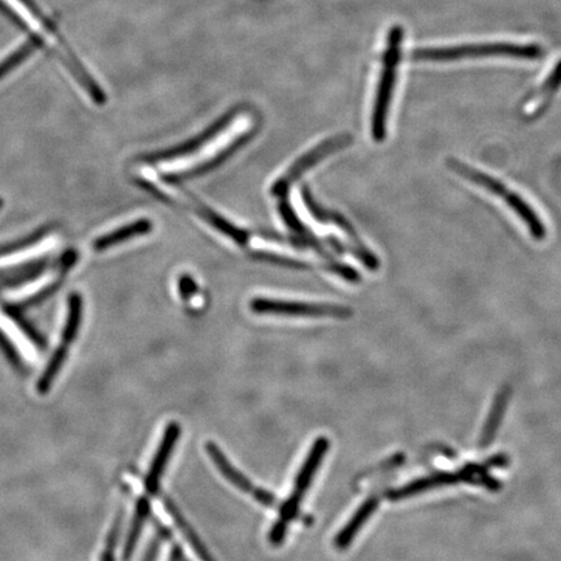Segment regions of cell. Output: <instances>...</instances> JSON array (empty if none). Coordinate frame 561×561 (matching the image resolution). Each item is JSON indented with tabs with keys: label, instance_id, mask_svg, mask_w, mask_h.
<instances>
[{
	"label": "cell",
	"instance_id": "cell-14",
	"mask_svg": "<svg viewBox=\"0 0 561 561\" xmlns=\"http://www.w3.org/2000/svg\"><path fill=\"white\" fill-rule=\"evenodd\" d=\"M302 198L304 200V204H306V207L308 208V211H310L311 215L315 217L317 221H320V223H330L338 226L339 229L343 230V232L349 236L351 241L355 243L356 247H359V249L362 250L367 249V247L363 245L362 241H360L358 234H356L355 229L352 228L349 221L337 212L325 210V208L320 207L316 200L313 199L308 186H303Z\"/></svg>",
	"mask_w": 561,
	"mask_h": 561
},
{
	"label": "cell",
	"instance_id": "cell-13",
	"mask_svg": "<svg viewBox=\"0 0 561 561\" xmlns=\"http://www.w3.org/2000/svg\"><path fill=\"white\" fill-rule=\"evenodd\" d=\"M186 194L189 195L191 202H193V210L195 213H198L204 221H207V223L213 226V228L219 230L220 233H223L224 236L232 239V241L236 242L239 246H246L247 243H249L250 236L246 230L238 228V226L230 223V221L225 220L223 216H220L219 213L212 211L210 207H207L206 204L200 202V200H198L197 197H194V195H191L190 193Z\"/></svg>",
	"mask_w": 561,
	"mask_h": 561
},
{
	"label": "cell",
	"instance_id": "cell-3",
	"mask_svg": "<svg viewBox=\"0 0 561 561\" xmlns=\"http://www.w3.org/2000/svg\"><path fill=\"white\" fill-rule=\"evenodd\" d=\"M403 28L391 26L387 34L386 49L382 58L381 75L378 78L376 99L372 112V138L376 142H384L387 134V117L395 85H397L400 56H402Z\"/></svg>",
	"mask_w": 561,
	"mask_h": 561
},
{
	"label": "cell",
	"instance_id": "cell-19",
	"mask_svg": "<svg viewBox=\"0 0 561 561\" xmlns=\"http://www.w3.org/2000/svg\"><path fill=\"white\" fill-rule=\"evenodd\" d=\"M150 515V502L147 498H141L137 502L136 515H134L132 526H130L128 539L124 547V560H129L134 549H136L139 536H141L143 525Z\"/></svg>",
	"mask_w": 561,
	"mask_h": 561
},
{
	"label": "cell",
	"instance_id": "cell-11",
	"mask_svg": "<svg viewBox=\"0 0 561 561\" xmlns=\"http://www.w3.org/2000/svg\"><path fill=\"white\" fill-rule=\"evenodd\" d=\"M252 134H254V132L242 134L241 137L234 139L229 146H226L224 150H221L219 154L213 156V158L207 160V162L199 164L197 167L187 169V171L184 172L167 173V175L162 176V180L165 184L180 185L182 182L194 180V178L207 175V173L212 172L213 169H216L217 167H220L221 164L225 163L226 160H228L233 154H236L239 149H242V147L250 141Z\"/></svg>",
	"mask_w": 561,
	"mask_h": 561
},
{
	"label": "cell",
	"instance_id": "cell-9",
	"mask_svg": "<svg viewBox=\"0 0 561 561\" xmlns=\"http://www.w3.org/2000/svg\"><path fill=\"white\" fill-rule=\"evenodd\" d=\"M206 451L207 454L210 455L213 464L216 465V468L219 469L230 484L236 486L237 489L243 491V493L252 495L256 502L262 504L264 507L276 506L277 499L275 495L252 484L245 474L239 472L238 469L229 462L224 452L220 450V447L217 446L216 443L207 442Z\"/></svg>",
	"mask_w": 561,
	"mask_h": 561
},
{
	"label": "cell",
	"instance_id": "cell-27",
	"mask_svg": "<svg viewBox=\"0 0 561 561\" xmlns=\"http://www.w3.org/2000/svg\"><path fill=\"white\" fill-rule=\"evenodd\" d=\"M2 207H3V199L0 198V210H2Z\"/></svg>",
	"mask_w": 561,
	"mask_h": 561
},
{
	"label": "cell",
	"instance_id": "cell-8",
	"mask_svg": "<svg viewBox=\"0 0 561 561\" xmlns=\"http://www.w3.org/2000/svg\"><path fill=\"white\" fill-rule=\"evenodd\" d=\"M237 117V111L226 113L223 119L217 120L210 128L204 130L199 136L189 139L181 145L171 147V149L160 150L139 156L138 162L146 164H155L160 162H169V160H176L184 158V156L193 154V152L202 149L206 143L212 141L213 138L223 133L230 124L233 123Z\"/></svg>",
	"mask_w": 561,
	"mask_h": 561
},
{
	"label": "cell",
	"instance_id": "cell-22",
	"mask_svg": "<svg viewBox=\"0 0 561 561\" xmlns=\"http://www.w3.org/2000/svg\"><path fill=\"white\" fill-rule=\"evenodd\" d=\"M278 212H280L285 224L289 226L291 230H294L300 238L310 239V241H312V239H317L315 234L298 219L297 213L294 212L293 207L290 206L286 199H281V202L278 203Z\"/></svg>",
	"mask_w": 561,
	"mask_h": 561
},
{
	"label": "cell",
	"instance_id": "cell-17",
	"mask_svg": "<svg viewBox=\"0 0 561 561\" xmlns=\"http://www.w3.org/2000/svg\"><path fill=\"white\" fill-rule=\"evenodd\" d=\"M43 42L41 38L37 36H30L23 45L17 47L13 50L11 54H8L6 58L0 60V80L4 77L10 75L11 72L23 65L26 60L36 54V52L41 49Z\"/></svg>",
	"mask_w": 561,
	"mask_h": 561
},
{
	"label": "cell",
	"instance_id": "cell-25",
	"mask_svg": "<svg viewBox=\"0 0 561 561\" xmlns=\"http://www.w3.org/2000/svg\"><path fill=\"white\" fill-rule=\"evenodd\" d=\"M0 350L6 355V358L10 360L13 367L17 369H24L23 359L20 358L19 352H17L16 347L12 345L10 339L7 338L6 334L0 330Z\"/></svg>",
	"mask_w": 561,
	"mask_h": 561
},
{
	"label": "cell",
	"instance_id": "cell-20",
	"mask_svg": "<svg viewBox=\"0 0 561 561\" xmlns=\"http://www.w3.org/2000/svg\"><path fill=\"white\" fill-rule=\"evenodd\" d=\"M4 312H6V315L12 319L13 323L17 325V328H19L21 332L25 334V337L29 338L38 349H46L45 339H43L41 334L28 323V320H25L19 308H16L13 304H6V306H4Z\"/></svg>",
	"mask_w": 561,
	"mask_h": 561
},
{
	"label": "cell",
	"instance_id": "cell-15",
	"mask_svg": "<svg viewBox=\"0 0 561 561\" xmlns=\"http://www.w3.org/2000/svg\"><path fill=\"white\" fill-rule=\"evenodd\" d=\"M152 226L154 225L147 219L134 221V223L125 225L123 228L115 230V232L104 234V236L95 239L93 249L102 252L110 249L112 246L129 241L130 238L145 236V234L151 233Z\"/></svg>",
	"mask_w": 561,
	"mask_h": 561
},
{
	"label": "cell",
	"instance_id": "cell-1",
	"mask_svg": "<svg viewBox=\"0 0 561 561\" xmlns=\"http://www.w3.org/2000/svg\"><path fill=\"white\" fill-rule=\"evenodd\" d=\"M0 8L8 13L13 20L19 21L20 25L28 26L30 29L37 30L34 36L46 39V45L51 47L56 58L60 60L68 69L69 73L78 82V85L88 93L93 102L98 106H103L107 102L106 93L100 88L98 82L90 76L88 69L81 64L80 59L72 51L68 43L65 42L62 34L51 23L49 17L39 10L34 0H0Z\"/></svg>",
	"mask_w": 561,
	"mask_h": 561
},
{
	"label": "cell",
	"instance_id": "cell-12",
	"mask_svg": "<svg viewBox=\"0 0 561 561\" xmlns=\"http://www.w3.org/2000/svg\"><path fill=\"white\" fill-rule=\"evenodd\" d=\"M561 89V60L554 71H552L549 77L546 78L542 86L526 98L523 103V113L528 119H536L543 111L549 107L551 99L554 95L558 93Z\"/></svg>",
	"mask_w": 561,
	"mask_h": 561
},
{
	"label": "cell",
	"instance_id": "cell-10",
	"mask_svg": "<svg viewBox=\"0 0 561 561\" xmlns=\"http://www.w3.org/2000/svg\"><path fill=\"white\" fill-rule=\"evenodd\" d=\"M181 436V425L172 421L165 428L164 436L154 460L150 465V471L147 473L145 481V489L150 497H155L159 493L160 481L165 471V467L171 459L172 452L175 450L178 438Z\"/></svg>",
	"mask_w": 561,
	"mask_h": 561
},
{
	"label": "cell",
	"instance_id": "cell-16",
	"mask_svg": "<svg viewBox=\"0 0 561 561\" xmlns=\"http://www.w3.org/2000/svg\"><path fill=\"white\" fill-rule=\"evenodd\" d=\"M164 506L165 510L171 515L172 520L175 521V524L182 536L185 537L186 541L189 542L191 549L194 550L195 554L198 555V558L202 561H215L210 554V551L207 550V547L204 546L202 539L199 538L198 534L195 533V530L191 528V525L187 523L185 517L182 516V513L176 507V504L172 502L169 498H164Z\"/></svg>",
	"mask_w": 561,
	"mask_h": 561
},
{
	"label": "cell",
	"instance_id": "cell-4",
	"mask_svg": "<svg viewBox=\"0 0 561 561\" xmlns=\"http://www.w3.org/2000/svg\"><path fill=\"white\" fill-rule=\"evenodd\" d=\"M447 165H449L452 172L462 176L464 180L472 182L473 185L481 186L482 189L502 199L520 217L534 239L542 241V239L546 238L547 229L541 217L537 215L532 206H529L519 194L508 189L503 182H500L491 175H487V173L480 171V169L473 168L472 165L464 163L462 160L451 158L447 160Z\"/></svg>",
	"mask_w": 561,
	"mask_h": 561
},
{
	"label": "cell",
	"instance_id": "cell-7",
	"mask_svg": "<svg viewBox=\"0 0 561 561\" xmlns=\"http://www.w3.org/2000/svg\"><path fill=\"white\" fill-rule=\"evenodd\" d=\"M250 307L251 310L258 313V315L349 319L352 313H354L351 308L337 306V304L298 303L267 298L252 299Z\"/></svg>",
	"mask_w": 561,
	"mask_h": 561
},
{
	"label": "cell",
	"instance_id": "cell-2",
	"mask_svg": "<svg viewBox=\"0 0 561 561\" xmlns=\"http://www.w3.org/2000/svg\"><path fill=\"white\" fill-rule=\"evenodd\" d=\"M543 49L538 45H519V43L491 42L472 43L447 47H428L413 51L412 59L419 62H456L463 59L513 58L536 60L542 58Z\"/></svg>",
	"mask_w": 561,
	"mask_h": 561
},
{
	"label": "cell",
	"instance_id": "cell-18",
	"mask_svg": "<svg viewBox=\"0 0 561 561\" xmlns=\"http://www.w3.org/2000/svg\"><path fill=\"white\" fill-rule=\"evenodd\" d=\"M82 319V298L80 294L73 293L68 297V312L65 319L60 345L71 347L77 338Z\"/></svg>",
	"mask_w": 561,
	"mask_h": 561
},
{
	"label": "cell",
	"instance_id": "cell-26",
	"mask_svg": "<svg viewBox=\"0 0 561 561\" xmlns=\"http://www.w3.org/2000/svg\"><path fill=\"white\" fill-rule=\"evenodd\" d=\"M178 290H180L181 298L189 300L193 295L198 293V285L195 284L194 278L189 275L180 277L178 281Z\"/></svg>",
	"mask_w": 561,
	"mask_h": 561
},
{
	"label": "cell",
	"instance_id": "cell-5",
	"mask_svg": "<svg viewBox=\"0 0 561 561\" xmlns=\"http://www.w3.org/2000/svg\"><path fill=\"white\" fill-rule=\"evenodd\" d=\"M328 450L329 441L325 437H320L313 443L306 462H304L303 467L300 468L297 474V478H295L293 494L290 495V498L287 499L284 506H282L280 519L273 525L272 532L269 534V542H271L273 546H280L281 543L284 542L287 526H289L290 521H293L295 516H297L300 502H302L307 490L310 489L313 477H315L317 469H319Z\"/></svg>",
	"mask_w": 561,
	"mask_h": 561
},
{
	"label": "cell",
	"instance_id": "cell-6",
	"mask_svg": "<svg viewBox=\"0 0 561 561\" xmlns=\"http://www.w3.org/2000/svg\"><path fill=\"white\" fill-rule=\"evenodd\" d=\"M354 142L351 134H338L336 137L328 138L326 141L321 142L315 149L308 151L302 158L291 165L289 171L282 175L273 184L271 194L278 199H286L290 187L299 180L304 173L310 171L316 164L323 162L329 155L336 154V152L347 149Z\"/></svg>",
	"mask_w": 561,
	"mask_h": 561
},
{
	"label": "cell",
	"instance_id": "cell-24",
	"mask_svg": "<svg viewBox=\"0 0 561 561\" xmlns=\"http://www.w3.org/2000/svg\"><path fill=\"white\" fill-rule=\"evenodd\" d=\"M120 525H121V515L117 516L115 523H113L111 532L110 534H108L106 549H104L100 561H116L115 549L117 545V539H119Z\"/></svg>",
	"mask_w": 561,
	"mask_h": 561
},
{
	"label": "cell",
	"instance_id": "cell-23",
	"mask_svg": "<svg viewBox=\"0 0 561 561\" xmlns=\"http://www.w3.org/2000/svg\"><path fill=\"white\" fill-rule=\"evenodd\" d=\"M251 258L255 260H260V262H267L275 265H280V267H284V268L310 269V264L300 262V260L297 259L286 258V256L273 254V252H267V251L251 252Z\"/></svg>",
	"mask_w": 561,
	"mask_h": 561
},
{
	"label": "cell",
	"instance_id": "cell-21",
	"mask_svg": "<svg viewBox=\"0 0 561 561\" xmlns=\"http://www.w3.org/2000/svg\"><path fill=\"white\" fill-rule=\"evenodd\" d=\"M50 230V226H43V228H39L36 232L28 234V236L16 239V241L3 243V245H0V256L16 254V252L24 251L29 249V247L37 245L41 239L50 233Z\"/></svg>",
	"mask_w": 561,
	"mask_h": 561
}]
</instances>
